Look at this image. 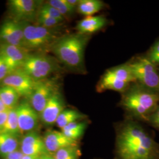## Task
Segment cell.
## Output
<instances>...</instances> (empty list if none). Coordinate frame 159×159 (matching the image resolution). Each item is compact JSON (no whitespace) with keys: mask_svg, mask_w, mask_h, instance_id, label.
<instances>
[{"mask_svg":"<svg viewBox=\"0 0 159 159\" xmlns=\"http://www.w3.org/2000/svg\"><path fill=\"white\" fill-rule=\"evenodd\" d=\"M69 6L72 7L75 10L77 8V7L79 3L80 0H66Z\"/></svg>","mask_w":159,"mask_h":159,"instance_id":"d6a6232c","label":"cell"},{"mask_svg":"<svg viewBox=\"0 0 159 159\" xmlns=\"http://www.w3.org/2000/svg\"><path fill=\"white\" fill-rule=\"evenodd\" d=\"M42 159H56L53 154H47L42 156Z\"/></svg>","mask_w":159,"mask_h":159,"instance_id":"e575fe53","label":"cell"},{"mask_svg":"<svg viewBox=\"0 0 159 159\" xmlns=\"http://www.w3.org/2000/svg\"><path fill=\"white\" fill-rule=\"evenodd\" d=\"M0 133H7L18 137L21 135L18 125L16 108L10 110L6 124Z\"/></svg>","mask_w":159,"mask_h":159,"instance_id":"603a6c76","label":"cell"},{"mask_svg":"<svg viewBox=\"0 0 159 159\" xmlns=\"http://www.w3.org/2000/svg\"><path fill=\"white\" fill-rule=\"evenodd\" d=\"M43 138L48 153L51 154H54L62 148L79 144V142L66 136L61 131L48 130L45 133Z\"/></svg>","mask_w":159,"mask_h":159,"instance_id":"2e32d148","label":"cell"},{"mask_svg":"<svg viewBox=\"0 0 159 159\" xmlns=\"http://www.w3.org/2000/svg\"><path fill=\"white\" fill-rule=\"evenodd\" d=\"M114 153V159H159V143L129 117L116 125Z\"/></svg>","mask_w":159,"mask_h":159,"instance_id":"6da1fadb","label":"cell"},{"mask_svg":"<svg viewBox=\"0 0 159 159\" xmlns=\"http://www.w3.org/2000/svg\"><path fill=\"white\" fill-rule=\"evenodd\" d=\"M66 103L60 91L55 93L40 114V121L47 127L56 125L60 114L65 109Z\"/></svg>","mask_w":159,"mask_h":159,"instance_id":"5bb4252c","label":"cell"},{"mask_svg":"<svg viewBox=\"0 0 159 159\" xmlns=\"http://www.w3.org/2000/svg\"><path fill=\"white\" fill-rule=\"evenodd\" d=\"M20 150L24 155L29 156H41L49 154L46 149L43 138L36 131L23 135L20 140Z\"/></svg>","mask_w":159,"mask_h":159,"instance_id":"9a60e30c","label":"cell"},{"mask_svg":"<svg viewBox=\"0 0 159 159\" xmlns=\"http://www.w3.org/2000/svg\"><path fill=\"white\" fill-rule=\"evenodd\" d=\"M104 7V2L100 0H80L77 10L80 14L87 17L100 11Z\"/></svg>","mask_w":159,"mask_h":159,"instance_id":"7402d4cb","label":"cell"},{"mask_svg":"<svg viewBox=\"0 0 159 159\" xmlns=\"http://www.w3.org/2000/svg\"><path fill=\"white\" fill-rule=\"evenodd\" d=\"M35 82L51 77L60 69L56 58L45 54H30L21 67Z\"/></svg>","mask_w":159,"mask_h":159,"instance_id":"277c9868","label":"cell"},{"mask_svg":"<svg viewBox=\"0 0 159 159\" xmlns=\"http://www.w3.org/2000/svg\"><path fill=\"white\" fill-rule=\"evenodd\" d=\"M90 35L74 34L65 35L58 38L50 50L60 63L71 70L85 72L84 52Z\"/></svg>","mask_w":159,"mask_h":159,"instance_id":"7a4b0ae2","label":"cell"},{"mask_svg":"<svg viewBox=\"0 0 159 159\" xmlns=\"http://www.w3.org/2000/svg\"><path fill=\"white\" fill-rule=\"evenodd\" d=\"M107 22L106 18L102 16H87L79 21L75 29L80 34L91 35L103 29Z\"/></svg>","mask_w":159,"mask_h":159,"instance_id":"e0dca14e","label":"cell"},{"mask_svg":"<svg viewBox=\"0 0 159 159\" xmlns=\"http://www.w3.org/2000/svg\"><path fill=\"white\" fill-rule=\"evenodd\" d=\"M35 159H42V156H38V157H35Z\"/></svg>","mask_w":159,"mask_h":159,"instance_id":"8d00e7d4","label":"cell"},{"mask_svg":"<svg viewBox=\"0 0 159 159\" xmlns=\"http://www.w3.org/2000/svg\"><path fill=\"white\" fill-rule=\"evenodd\" d=\"M37 25L47 29H55L63 24V21L38 12L36 17Z\"/></svg>","mask_w":159,"mask_h":159,"instance_id":"484cf974","label":"cell"},{"mask_svg":"<svg viewBox=\"0 0 159 159\" xmlns=\"http://www.w3.org/2000/svg\"><path fill=\"white\" fill-rule=\"evenodd\" d=\"M0 44L24 47V35L21 23L6 20L0 25Z\"/></svg>","mask_w":159,"mask_h":159,"instance_id":"7c38bea8","label":"cell"},{"mask_svg":"<svg viewBox=\"0 0 159 159\" xmlns=\"http://www.w3.org/2000/svg\"><path fill=\"white\" fill-rule=\"evenodd\" d=\"M59 12L66 20L75 12V10L69 6L66 0H50L47 2Z\"/></svg>","mask_w":159,"mask_h":159,"instance_id":"d4e9b609","label":"cell"},{"mask_svg":"<svg viewBox=\"0 0 159 159\" xmlns=\"http://www.w3.org/2000/svg\"><path fill=\"white\" fill-rule=\"evenodd\" d=\"M21 96L10 86L0 85V99L9 110L16 108Z\"/></svg>","mask_w":159,"mask_h":159,"instance_id":"44dd1931","label":"cell"},{"mask_svg":"<svg viewBox=\"0 0 159 159\" xmlns=\"http://www.w3.org/2000/svg\"><path fill=\"white\" fill-rule=\"evenodd\" d=\"M20 140L18 137L7 133H0V156L2 158L18 150Z\"/></svg>","mask_w":159,"mask_h":159,"instance_id":"d6986e66","label":"cell"},{"mask_svg":"<svg viewBox=\"0 0 159 159\" xmlns=\"http://www.w3.org/2000/svg\"><path fill=\"white\" fill-rule=\"evenodd\" d=\"M39 12L40 13L47 14L50 17L54 18L63 22L66 20L65 18L63 17L55 8L48 4L47 2H46L41 6Z\"/></svg>","mask_w":159,"mask_h":159,"instance_id":"4316f807","label":"cell"},{"mask_svg":"<svg viewBox=\"0 0 159 159\" xmlns=\"http://www.w3.org/2000/svg\"><path fill=\"white\" fill-rule=\"evenodd\" d=\"M137 84L159 93V73L147 57H140L128 64Z\"/></svg>","mask_w":159,"mask_h":159,"instance_id":"52a82bcc","label":"cell"},{"mask_svg":"<svg viewBox=\"0 0 159 159\" xmlns=\"http://www.w3.org/2000/svg\"><path fill=\"white\" fill-rule=\"evenodd\" d=\"M18 125L21 135L35 131L39 125L40 114L28 100H23L16 107Z\"/></svg>","mask_w":159,"mask_h":159,"instance_id":"30bf717a","label":"cell"},{"mask_svg":"<svg viewBox=\"0 0 159 159\" xmlns=\"http://www.w3.org/2000/svg\"><path fill=\"white\" fill-rule=\"evenodd\" d=\"M60 82L57 77H50L36 82L29 102L40 114L53 95L60 91Z\"/></svg>","mask_w":159,"mask_h":159,"instance_id":"ba28073f","label":"cell"},{"mask_svg":"<svg viewBox=\"0 0 159 159\" xmlns=\"http://www.w3.org/2000/svg\"><path fill=\"white\" fill-rule=\"evenodd\" d=\"M147 58L154 66H159V41L152 46Z\"/></svg>","mask_w":159,"mask_h":159,"instance_id":"83f0119b","label":"cell"},{"mask_svg":"<svg viewBox=\"0 0 159 159\" xmlns=\"http://www.w3.org/2000/svg\"><path fill=\"white\" fill-rule=\"evenodd\" d=\"M100 159V158H95V159Z\"/></svg>","mask_w":159,"mask_h":159,"instance_id":"74e56055","label":"cell"},{"mask_svg":"<svg viewBox=\"0 0 159 159\" xmlns=\"http://www.w3.org/2000/svg\"><path fill=\"white\" fill-rule=\"evenodd\" d=\"M88 125L89 123L87 120L79 121L66 125L61 131L69 139L79 142L81 138L83 136Z\"/></svg>","mask_w":159,"mask_h":159,"instance_id":"ffe728a7","label":"cell"},{"mask_svg":"<svg viewBox=\"0 0 159 159\" xmlns=\"http://www.w3.org/2000/svg\"><path fill=\"white\" fill-rule=\"evenodd\" d=\"M24 155V154L22 153V152L18 149L11 153L8 154L5 157H2V159H22Z\"/></svg>","mask_w":159,"mask_h":159,"instance_id":"4dcf8cb0","label":"cell"},{"mask_svg":"<svg viewBox=\"0 0 159 159\" xmlns=\"http://www.w3.org/2000/svg\"><path fill=\"white\" fill-rule=\"evenodd\" d=\"M8 110H10L6 107V105L0 99V112H4V111H8Z\"/></svg>","mask_w":159,"mask_h":159,"instance_id":"836d02e7","label":"cell"},{"mask_svg":"<svg viewBox=\"0 0 159 159\" xmlns=\"http://www.w3.org/2000/svg\"><path fill=\"white\" fill-rule=\"evenodd\" d=\"M7 4L14 20L28 23L36 18L41 6L40 1L34 0H10Z\"/></svg>","mask_w":159,"mask_h":159,"instance_id":"9c48e42d","label":"cell"},{"mask_svg":"<svg viewBox=\"0 0 159 159\" xmlns=\"http://www.w3.org/2000/svg\"><path fill=\"white\" fill-rule=\"evenodd\" d=\"M9 111L10 110L4 111V112H0V133L1 132L4 126L6 124Z\"/></svg>","mask_w":159,"mask_h":159,"instance_id":"1f68e13d","label":"cell"},{"mask_svg":"<svg viewBox=\"0 0 159 159\" xmlns=\"http://www.w3.org/2000/svg\"><path fill=\"white\" fill-rule=\"evenodd\" d=\"M146 122L159 130V104L148 117Z\"/></svg>","mask_w":159,"mask_h":159,"instance_id":"f1b7e54d","label":"cell"},{"mask_svg":"<svg viewBox=\"0 0 159 159\" xmlns=\"http://www.w3.org/2000/svg\"><path fill=\"white\" fill-rule=\"evenodd\" d=\"M11 73L4 59L0 56V84Z\"/></svg>","mask_w":159,"mask_h":159,"instance_id":"f546056e","label":"cell"},{"mask_svg":"<svg viewBox=\"0 0 159 159\" xmlns=\"http://www.w3.org/2000/svg\"><path fill=\"white\" fill-rule=\"evenodd\" d=\"M29 50L18 46L0 44V56L12 71L21 68L27 57Z\"/></svg>","mask_w":159,"mask_h":159,"instance_id":"4fadbf2b","label":"cell"},{"mask_svg":"<svg viewBox=\"0 0 159 159\" xmlns=\"http://www.w3.org/2000/svg\"><path fill=\"white\" fill-rule=\"evenodd\" d=\"M36 82L20 68L16 70L4 80L0 85H7L13 88L21 96L29 98Z\"/></svg>","mask_w":159,"mask_h":159,"instance_id":"8fae6325","label":"cell"},{"mask_svg":"<svg viewBox=\"0 0 159 159\" xmlns=\"http://www.w3.org/2000/svg\"><path fill=\"white\" fill-rule=\"evenodd\" d=\"M132 83H136L128 64L107 70L100 78L97 85V91L102 93L113 90L124 93Z\"/></svg>","mask_w":159,"mask_h":159,"instance_id":"5b68a950","label":"cell"},{"mask_svg":"<svg viewBox=\"0 0 159 159\" xmlns=\"http://www.w3.org/2000/svg\"><path fill=\"white\" fill-rule=\"evenodd\" d=\"M24 35V47L29 50H41L51 46L61 36L55 29H47L28 22H20Z\"/></svg>","mask_w":159,"mask_h":159,"instance_id":"8992f818","label":"cell"},{"mask_svg":"<svg viewBox=\"0 0 159 159\" xmlns=\"http://www.w3.org/2000/svg\"><path fill=\"white\" fill-rule=\"evenodd\" d=\"M87 116L76 109L65 108L60 114L56 125L61 130L72 123L85 120Z\"/></svg>","mask_w":159,"mask_h":159,"instance_id":"ac0fdd59","label":"cell"},{"mask_svg":"<svg viewBox=\"0 0 159 159\" xmlns=\"http://www.w3.org/2000/svg\"><path fill=\"white\" fill-rule=\"evenodd\" d=\"M53 156L56 159H80L81 156V150L79 144H77L62 148Z\"/></svg>","mask_w":159,"mask_h":159,"instance_id":"cb8c5ba5","label":"cell"},{"mask_svg":"<svg viewBox=\"0 0 159 159\" xmlns=\"http://www.w3.org/2000/svg\"><path fill=\"white\" fill-rule=\"evenodd\" d=\"M120 104L129 117L146 122L159 104V93L136 84L123 93Z\"/></svg>","mask_w":159,"mask_h":159,"instance_id":"3957f363","label":"cell"},{"mask_svg":"<svg viewBox=\"0 0 159 159\" xmlns=\"http://www.w3.org/2000/svg\"><path fill=\"white\" fill-rule=\"evenodd\" d=\"M38 156H29V155H24L22 159H35V157Z\"/></svg>","mask_w":159,"mask_h":159,"instance_id":"d590c367","label":"cell"}]
</instances>
